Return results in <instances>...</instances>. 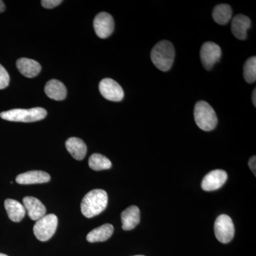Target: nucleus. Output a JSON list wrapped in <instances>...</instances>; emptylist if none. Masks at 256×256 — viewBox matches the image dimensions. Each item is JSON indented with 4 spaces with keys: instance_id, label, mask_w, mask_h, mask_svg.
I'll use <instances>...</instances> for the list:
<instances>
[{
    "instance_id": "obj_1",
    "label": "nucleus",
    "mask_w": 256,
    "mask_h": 256,
    "mask_svg": "<svg viewBox=\"0 0 256 256\" xmlns=\"http://www.w3.org/2000/svg\"><path fill=\"white\" fill-rule=\"evenodd\" d=\"M108 201L107 193L102 190H94L85 195L80 203L82 215L92 218L106 210Z\"/></svg>"
},
{
    "instance_id": "obj_2",
    "label": "nucleus",
    "mask_w": 256,
    "mask_h": 256,
    "mask_svg": "<svg viewBox=\"0 0 256 256\" xmlns=\"http://www.w3.org/2000/svg\"><path fill=\"white\" fill-rule=\"evenodd\" d=\"M175 50L172 44L168 41H161L153 47L151 60L156 68L162 72H168L174 63Z\"/></svg>"
},
{
    "instance_id": "obj_3",
    "label": "nucleus",
    "mask_w": 256,
    "mask_h": 256,
    "mask_svg": "<svg viewBox=\"0 0 256 256\" xmlns=\"http://www.w3.org/2000/svg\"><path fill=\"white\" fill-rule=\"evenodd\" d=\"M195 122L204 131L213 130L218 124V118L214 110L206 101H198L194 110Z\"/></svg>"
},
{
    "instance_id": "obj_4",
    "label": "nucleus",
    "mask_w": 256,
    "mask_h": 256,
    "mask_svg": "<svg viewBox=\"0 0 256 256\" xmlns=\"http://www.w3.org/2000/svg\"><path fill=\"white\" fill-rule=\"evenodd\" d=\"M46 116V110L42 108L13 109L0 114V117L6 120L22 122H32L42 120L44 119Z\"/></svg>"
},
{
    "instance_id": "obj_5",
    "label": "nucleus",
    "mask_w": 256,
    "mask_h": 256,
    "mask_svg": "<svg viewBox=\"0 0 256 256\" xmlns=\"http://www.w3.org/2000/svg\"><path fill=\"white\" fill-rule=\"evenodd\" d=\"M57 226L58 218L56 216L53 214H46L36 220L34 226V234L38 240L47 242L54 235Z\"/></svg>"
},
{
    "instance_id": "obj_6",
    "label": "nucleus",
    "mask_w": 256,
    "mask_h": 256,
    "mask_svg": "<svg viewBox=\"0 0 256 256\" xmlns=\"http://www.w3.org/2000/svg\"><path fill=\"white\" fill-rule=\"evenodd\" d=\"M216 237L222 244H228L235 234L234 224L230 217L226 214L218 216L214 224Z\"/></svg>"
},
{
    "instance_id": "obj_7",
    "label": "nucleus",
    "mask_w": 256,
    "mask_h": 256,
    "mask_svg": "<svg viewBox=\"0 0 256 256\" xmlns=\"http://www.w3.org/2000/svg\"><path fill=\"white\" fill-rule=\"evenodd\" d=\"M222 56L220 46L214 42H208L202 45L200 57L202 65L206 70H210Z\"/></svg>"
},
{
    "instance_id": "obj_8",
    "label": "nucleus",
    "mask_w": 256,
    "mask_h": 256,
    "mask_svg": "<svg viewBox=\"0 0 256 256\" xmlns=\"http://www.w3.org/2000/svg\"><path fill=\"white\" fill-rule=\"evenodd\" d=\"M99 90L101 95L108 100L119 102L124 98L122 87L111 78L102 79L99 84Z\"/></svg>"
},
{
    "instance_id": "obj_9",
    "label": "nucleus",
    "mask_w": 256,
    "mask_h": 256,
    "mask_svg": "<svg viewBox=\"0 0 256 256\" xmlns=\"http://www.w3.org/2000/svg\"><path fill=\"white\" fill-rule=\"evenodd\" d=\"M94 28L96 34L100 38H106L114 32V18L107 12H100L96 15L94 21Z\"/></svg>"
},
{
    "instance_id": "obj_10",
    "label": "nucleus",
    "mask_w": 256,
    "mask_h": 256,
    "mask_svg": "<svg viewBox=\"0 0 256 256\" xmlns=\"http://www.w3.org/2000/svg\"><path fill=\"white\" fill-rule=\"evenodd\" d=\"M227 178H228V174L224 170H213L208 173L202 180V190L206 192L218 190L226 183Z\"/></svg>"
},
{
    "instance_id": "obj_11",
    "label": "nucleus",
    "mask_w": 256,
    "mask_h": 256,
    "mask_svg": "<svg viewBox=\"0 0 256 256\" xmlns=\"http://www.w3.org/2000/svg\"><path fill=\"white\" fill-rule=\"evenodd\" d=\"M24 206L28 212V217L33 220H38L46 215V207L40 200L33 196H26L23 198Z\"/></svg>"
},
{
    "instance_id": "obj_12",
    "label": "nucleus",
    "mask_w": 256,
    "mask_h": 256,
    "mask_svg": "<svg viewBox=\"0 0 256 256\" xmlns=\"http://www.w3.org/2000/svg\"><path fill=\"white\" fill-rule=\"evenodd\" d=\"M252 26V21L247 16L237 14L234 16L232 23V31L236 38L245 40L247 38V32Z\"/></svg>"
},
{
    "instance_id": "obj_13",
    "label": "nucleus",
    "mask_w": 256,
    "mask_h": 256,
    "mask_svg": "<svg viewBox=\"0 0 256 256\" xmlns=\"http://www.w3.org/2000/svg\"><path fill=\"white\" fill-rule=\"evenodd\" d=\"M50 180V175L43 171H30L18 174L16 182L20 184H34L46 183Z\"/></svg>"
},
{
    "instance_id": "obj_14",
    "label": "nucleus",
    "mask_w": 256,
    "mask_h": 256,
    "mask_svg": "<svg viewBox=\"0 0 256 256\" xmlns=\"http://www.w3.org/2000/svg\"><path fill=\"white\" fill-rule=\"evenodd\" d=\"M18 72L26 78H34L41 72L42 66L38 62L30 58H21L16 62Z\"/></svg>"
},
{
    "instance_id": "obj_15",
    "label": "nucleus",
    "mask_w": 256,
    "mask_h": 256,
    "mask_svg": "<svg viewBox=\"0 0 256 256\" xmlns=\"http://www.w3.org/2000/svg\"><path fill=\"white\" fill-rule=\"evenodd\" d=\"M122 229L124 230H130L136 228L140 222V212L136 206L128 207L121 214Z\"/></svg>"
},
{
    "instance_id": "obj_16",
    "label": "nucleus",
    "mask_w": 256,
    "mask_h": 256,
    "mask_svg": "<svg viewBox=\"0 0 256 256\" xmlns=\"http://www.w3.org/2000/svg\"><path fill=\"white\" fill-rule=\"evenodd\" d=\"M44 90L46 96L52 100H63L67 95L66 88L63 82L56 79L46 82Z\"/></svg>"
},
{
    "instance_id": "obj_17",
    "label": "nucleus",
    "mask_w": 256,
    "mask_h": 256,
    "mask_svg": "<svg viewBox=\"0 0 256 256\" xmlns=\"http://www.w3.org/2000/svg\"><path fill=\"white\" fill-rule=\"evenodd\" d=\"M66 148L74 159L84 160L86 154V144L78 138H70L67 140L66 142Z\"/></svg>"
},
{
    "instance_id": "obj_18",
    "label": "nucleus",
    "mask_w": 256,
    "mask_h": 256,
    "mask_svg": "<svg viewBox=\"0 0 256 256\" xmlns=\"http://www.w3.org/2000/svg\"><path fill=\"white\" fill-rule=\"evenodd\" d=\"M4 207L10 220L14 222H20L26 214L24 206L16 200L8 198L5 200Z\"/></svg>"
},
{
    "instance_id": "obj_19",
    "label": "nucleus",
    "mask_w": 256,
    "mask_h": 256,
    "mask_svg": "<svg viewBox=\"0 0 256 256\" xmlns=\"http://www.w3.org/2000/svg\"><path fill=\"white\" fill-rule=\"evenodd\" d=\"M114 232V226L106 224L92 230L86 236L90 242H104L110 238Z\"/></svg>"
},
{
    "instance_id": "obj_20",
    "label": "nucleus",
    "mask_w": 256,
    "mask_h": 256,
    "mask_svg": "<svg viewBox=\"0 0 256 256\" xmlns=\"http://www.w3.org/2000/svg\"><path fill=\"white\" fill-rule=\"evenodd\" d=\"M212 16L214 20L220 25H225L232 16V8L226 4H220L214 8Z\"/></svg>"
},
{
    "instance_id": "obj_21",
    "label": "nucleus",
    "mask_w": 256,
    "mask_h": 256,
    "mask_svg": "<svg viewBox=\"0 0 256 256\" xmlns=\"http://www.w3.org/2000/svg\"><path fill=\"white\" fill-rule=\"evenodd\" d=\"M88 164L90 169L95 171H101V170H108L112 166V163L110 160L106 156L95 153L89 158Z\"/></svg>"
},
{
    "instance_id": "obj_22",
    "label": "nucleus",
    "mask_w": 256,
    "mask_h": 256,
    "mask_svg": "<svg viewBox=\"0 0 256 256\" xmlns=\"http://www.w3.org/2000/svg\"><path fill=\"white\" fill-rule=\"evenodd\" d=\"M244 76L246 82L252 84L256 80V56L248 58L244 64Z\"/></svg>"
},
{
    "instance_id": "obj_23",
    "label": "nucleus",
    "mask_w": 256,
    "mask_h": 256,
    "mask_svg": "<svg viewBox=\"0 0 256 256\" xmlns=\"http://www.w3.org/2000/svg\"><path fill=\"white\" fill-rule=\"evenodd\" d=\"M10 76L6 69L0 64V90L6 88L9 86Z\"/></svg>"
},
{
    "instance_id": "obj_24",
    "label": "nucleus",
    "mask_w": 256,
    "mask_h": 256,
    "mask_svg": "<svg viewBox=\"0 0 256 256\" xmlns=\"http://www.w3.org/2000/svg\"><path fill=\"white\" fill-rule=\"evenodd\" d=\"M62 0H42V6L46 9H53L62 3Z\"/></svg>"
},
{
    "instance_id": "obj_25",
    "label": "nucleus",
    "mask_w": 256,
    "mask_h": 256,
    "mask_svg": "<svg viewBox=\"0 0 256 256\" xmlns=\"http://www.w3.org/2000/svg\"><path fill=\"white\" fill-rule=\"evenodd\" d=\"M256 156H252L250 160H249L248 165L250 166V170H252V172H254V175L256 176Z\"/></svg>"
},
{
    "instance_id": "obj_26",
    "label": "nucleus",
    "mask_w": 256,
    "mask_h": 256,
    "mask_svg": "<svg viewBox=\"0 0 256 256\" xmlns=\"http://www.w3.org/2000/svg\"><path fill=\"white\" fill-rule=\"evenodd\" d=\"M252 104H254V106H255V107H256V89H254V92H252Z\"/></svg>"
},
{
    "instance_id": "obj_27",
    "label": "nucleus",
    "mask_w": 256,
    "mask_h": 256,
    "mask_svg": "<svg viewBox=\"0 0 256 256\" xmlns=\"http://www.w3.org/2000/svg\"><path fill=\"white\" fill-rule=\"evenodd\" d=\"M5 10V5L4 2L0 0V13L3 12Z\"/></svg>"
},
{
    "instance_id": "obj_28",
    "label": "nucleus",
    "mask_w": 256,
    "mask_h": 256,
    "mask_svg": "<svg viewBox=\"0 0 256 256\" xmlns=\"http://www.w3.org/2000/svg\"><path fill=\"white\" fill-rule=\"evenodd\" d=\"M0 256H8L6 255V254H1V252H0Z\"/></svg>"
},
{
    "instance_id": "obj_29",
    "label": "nucleus",
    "mask_w": 256,
    "mask_h": 256,
    "mask_svg": "<svg viewBox=\"0 0 256 256\" xmlns=\"http://www.w3.org/2000/svg\"></svg>"
}]
</instances>
